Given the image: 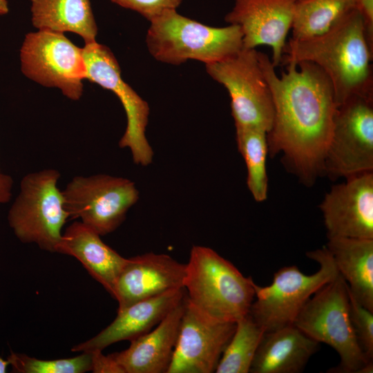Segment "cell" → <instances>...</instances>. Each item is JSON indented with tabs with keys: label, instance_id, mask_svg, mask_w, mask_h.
Returning a JSON list of instances; mask_svg holds the SVG:
<instances>
[{
	"label": "cell",
	"instance_id": "836d02e7",
	"mask_svg": "<svg viewBox=\"0 0 373 373\" xmlns=\"http://www.w3.org/2000/svg\"><path fill=\"white\" fill-rule=\"evenodd\" d=\"M0 173H1V167H0Z\"/></svg>",
	"mask_w": 373,
	"mask_h": 373
},
{
	"label": "cell",
	"instance_id": "4fadbf2b",
	"mask_svg": "<svg viewBox=\"0 0 373 373\" xmlns=\"http://www.w3.org/2000/svg\"><path fill=\"white\" fill-rule=\"evenodd\" d=\"M236 323L213 319L198 310L186 296L178 338L167 373L215 372Z\"/></svg>",
	"mask_w": 373,
	"mask_h": 373
},
{
	"label": "cell",
	"instance_id": "484cf974",
	"mask_svg": "<svg viewBox=\"0 0 373 373\" xmlns=\"http://www.w3.org/2000/svg\"><path fill=\"white\" fill-rule=\"evenodd\" d=\"M7 359L12 372L17 373H84L92 371L93 367V354L86 352L71 358L51 360L12 352Z\"/></svg>",
	"mask_w": 373,
	"mask_h": 373
},
{
	"label": "cell",
	"instance_id": "ffe728a7",
	"mask_svg": "<svg viewBox=\"0 0 373 373\" xmlns=\"http://www.w3.org/2000/svg\"><path fill=\"white\" fill-rule=\"evenodd\" d=\"M318 347V342L294 325L265 332L258 346L249 372H302Z\"/></svg>",
	"mask_w": 373,
	"mask_h": 373
},
{
	"label": "cell",
	"instance_id": "5b68a950",
	"mask_svg": "<svg viewBox=\"0 0 373 373\" xmlns=\"http://www.w3.org/2000/svg\"><path fill=\"white\" fill-rule=\"evenodd\" d=\"M312 296L294 325L338 354L339 365L328 372L372 373V360L361 350L351 322L348 285L344 278L339 274Z\"/></svg>",
	"mask_w": 373,
	"mask_h": 373
},
{
	"label": "cell",
	"instance_id": "30bf717a",
	"mask_svg": "<svg viewBox=\"0 0 373 373\" xmlns=\"http://www.w3.org/2000/svg\"><path fill=\"white\" fill-rule=\"evenodd\" d=\"M21 70L28 78L46 87L59 88L78 100L83 94L86 66L82 48L62 32L38 30L28 33L20 49Z\"/></svg>",
	"mask_w": 373,
	"mask_h": 373
},
{
	"label": "cell",
	"instance_id": "2e32d148",
	"mask_svg": "<svg viewBox=\"0 0 373 373\" xmlns=\"http://www.w3.org/2000/svg\"><path fill=\"white\" fill-rule=\"evenodd\" d=\"M185 269L186 264L164 254L147 253L127 258L113 296L118 303V310L184 287Z\"/></svg>",
	"mask_w": 373,
	"mask_h": 373
},
{
	"label": "cell",
	"instance_id": "9c48e42d",
	"mask_svg": "<svg viewBox=\"0 0 373 373\" xmlns=\"http://www.w3.org/2000/svg\"><path fill=\"white\" fill-rule=\"evenodd\" d=\"M62 193L70 218L80 219L101 236L120 226L140 195L133 181L106 174L75 176Z\"/></svg>",
	"mask_w": 373,
	"mask_h": 373
},
{
	"label": "cell",
	"instance_id": "6da1fadb",
	"mask_svg": "<svg viewBox=\"0 0 373 373\" xmlns=\"http://www.w3.org/2000/svg\"><path fill=\"white\" fill-rule=\"evenodd\" d=\"M274 108L268 151L283 153L287 165L310 185L323 174V161L337 109L332 85L310 61L289 62L278 77L268 55L258 51Z\"/></svg>",
	"mask_w": 373,
	"mask_h": 373
},
{
	"label": "cell",
	"instance_id": "d6a6232c",
	"mask_svg": "<svg viewBox=\"0 0 373 373\" xmlns=\"http://www.w3.org/2000/svg\"><path fill=\"white\" fill-rule=\"evenodd\" d=\"M9 361L8 359H3L0 357V373H5L7 371L8 366H9Z\"/></svg>",
	"mask_w": 373,
	"mask_h": 373
},
{
	"label": "cell",
	"instance_id": "8992f818",
	"mask_svg": "<svg viewBox=\"0 0 373 373\" xmlns=\"http://www.w3.org/2000/svg\"><path fill=\"white\" fill-rule=\"evenodd\" d=\"M59 178V172L52 169L24 175L7 216L9 227L19 241L35 244L49 252H56L62 228L70 218L62 191L57 186Z\"/></svg>",
	"mask_w": 373,
	"mask_h": 373
},
{
	"label": "cell",
	"instance_id": "7c38bea8",
	"mask_svg": "<svg viewBox=\"0 0 373 373\" xmlns=\"http://www.w3.org/2000/svg\"><path fill=\"white\" fill-rule=\"evenodd\" d=\"M82 52L86 79L112 91L125 111L126 126L119 146L130 150L135 164L149 165L154 153L145 134L150 111L148 103L122 79L119 64L108 47L97 41L85 44Z\"/></svg>",
	"mask_w": 373,
	"mask_h": 373
},
{
	"label": "cell",
	"instance_id": "d6986e66",
	"mask_svg": "<svg viewBox=\"0 0 373 373\" xmlns=\"http://www.w3.org/2000/svg\"><path fill=\"white\" fill-rule=\"evenodd\" d=\"M100 236L82 222L75 221L62 233L56 253L76 258L113 296L117 280L127 258L105 244Z\"/></svg>",
	"mask_w": 373,
	"mask_h": 373
},
{
	"label": "cell",
	"instance_id": "9a60e30c",
	"mask_svg": "<svg viewBox=\"0 0 373 373\" xmlns=\"http://www.w3.org/2000/svg\"><path fill=\"white\" fill-rule=\"evenodd\" d=\"M297 1L235 0L224 21L240 27L243 49H254L260 45L271 47V63L276 68L280 65Z\"/></svg>",
	"mask_w": 373,
	"mask_h": 373
},
{
	"label": "cell",
	"instance_id": "4316f807",
	"mask_svg": "<svg viewBox=\"0 0 373 373\" xmlns=\"http://www.w3.org/2000/svg\"><path fill=\"white\" fill-rule=\"evenodd\" d=\"M350 315L358 344L369 359L373 358V312L361 305L349 290Z\"/></svg>",
	"mask_w": 373,
	"mask_h": 373
},
{
	"label": "cell",
	"instance_id": "1f68e13d",
	"mask_svg": "<svg viewBox=\"0 0 373 373\" xmlns=\"http://www.w3.org/2000/svg\"><path fill=\"white\" fill-rule=\"evenodd\" d=\"M8 12L9 7L7 0H0V15H6Z\"/></svg>",
	"mask_w": 373,
	"mask_h": 373
},
{
	"label": "cell",
	"instance_id": "f546056e",
	"mask_svg": "<svg viewBox=\"0 0 373 373\" xmlns=\"http://www.w3.org/2000/svg\"><path fill=\"white\" fill-rule=\"evenodd\" d=\"M356 7L363 19L368 44L373 49V0H356Z\"/></svg>",
	"mask_w": 373,
	"mask_h": 373
},
{
	"label": "cell",
	"instance_id": "7a4b0ae2",
	"mask_svg": "<svg viewBox=\"0 0 373 373\" xmlns=\"http://www.w3.org/2000/svg\"><path fill=\"white\" fill-rule=\"evenodd\" d=\"M372 57L363 19L355 8L321 36L289 39L280 65L303 61L318 65L332 85L338 106L354 96L373 97Z\"/></svg>",
	"mask_w": 373,
	"mask_h": 373
},
{
	"label": "cell",
	"instance_id": "e0dca14e",
	"mask_svg": "<svg viewBox=\"0 0 373 373\" xmlns=\"http://www.w3.org/2000/svg\"><path fill=\"white\" fill-rule=\"evenodd\" d=\"M185 295L184 287H181L117 310L116 318L109 325L96 336L73 347L71 351H102L117 342L131 341L157 325Z\"/></svg>",
	"mask_w": 373,
	"mask_h": 373
},
{
	"label": "cell",
	"instance_id": "cb8c5ba5",
	"mask_svg": "<svg viewBox=\"0 0 373 373\" xmlns=\"http://www.w3.org/2000/svg\"><path fill=\"white\" fill-rule=\"evenodd\" d=\"M236 138L247 166V187L256 201L263 202L267 198L268 189L267 133L259 128L236 127Z\"/></svg>",
	"mask_w": 373,
	"mask_h": 373
},
{
	"label": "cell",
	"instance_id": "ba28073f",
	"mask_svg": "<svg viewBox=\"0 0 373 373\" xmlns=\"http://www.w3.org/2000/svg\"><path fill=\"white\" fill-rule=\"evenodd\" d=\"M205 65L208 74L229 94L235 126L259 128L268 133L272 126L274 108L258 51L242 48L227 59Z\"/></svg>",
	"mask_w": 373,
	"mask_h": 373
},
{
	"label": "cell",
	"instance_id": "8fae6325",
	"mask_svg": "<svg viewBox=\"0 0 373 373\" xmlns=\"http://www.w3.org/2000/svg\"><path fill=\"white\" fill-rule=\"evenodd\" d=\"M373 172V97L354 96L337 106L323 174L345 179Z\"/></svg>",
	"mask_w": 373,
	"mask_h": 373
},
{
	"label": "cell",
	"instance_id": "f1b7e54d",
	"mask_svg": "<svg viewBox=\"0 0 373 373\" xmlns=\"http://www.w3.org/2000/svg\"><path fill=\"white\" fill-rule=\"evenodd\" d=\"M93 354L92 372L95 373H124L122 368L112 355H104L102 350L91 352Z\"/></svg>",
	"mask_w": 373,
	"mask_h": 373
},
{
	"label": "cell",
	"instance_id": "277c9868",
	"mask_svg": "<svg viewBox=\"0 0 373 373\" xmlns=\"http://www.w3.org/2000/svg\"><path fill=\"white\" fill-rule=\"evenodd\" d=\"M150 22L147 48L163 63L179 65L195 59L207 64L227 59L242 49V33L236 25L209 26L176 10L165 11Z\"/></svg>",
	"mask_w": 373,
	"mask_h": 373
},
{
	"label": "cell",
	"instance_id": "3957f363",
	"mask_svg": "<svg viewBox=\"0 0 373 373\" xmlns=\"http://www.w3.org/2000/svg\"><path fill=\"white\" fill-rule=\"evenodd\" d=\"M254 282L213 249L193 246L186 264V298L198 310L220 321L236 323L249 313Z\"/></svg>",
	"mask_w": 373,
	"mask_h": 373
},
{
	"label": "cell",
	"instance_id": "5bb4252c",
	"mask_svg": "<svg viewBox=\"0 0 373 373\" xmlns=\"http://www.w3.org/2000/svg\"><path fill=\"white\" fill-rule=\"evenodd\" d=\"M327 238L373 239V172L332 186L320 204Z\"/></svg>",
	"mask_w": 373,
	"mask_h": 373
},
{
	"label": "cell",
	"instance_id": "4dcf8cb0",
	"mask_svg": "<svg viewBox=\"0 0 373 373\" xmlns=\"http://www.w3.org/2000/svg\"><path fill=\"white\" fill-rule=\"evenodd\" d=\"M13 184L14 181L10 175L0 173V204L10 200Z\"/></svg>",
	"mask_w": 373,
	"mask_h": 373
},
{
	"label": "cell",
	"instance_id": "52a82bcc",
	"mask_svg": "<svg viewBox=\"0 0 373 373\" xmlns=\"http://www.w3.org/2000/svg\"><path fill=\"white\" fill-rule=\"evenodd\" d=\"M306 255L319 265L316 273L306 275L296 265L285 266L275 272L270 285L254 284L256 300L249 314L265 332L294 325L309 298L339 274L325 246Z\"/></svg>",
	"mask_w": 373,
	"mask_h": 373
},
{
	"label": "cell",
	"instance_id": "d4e9b609",
	"mask_svg": "<svg viewBox=\"0 0 373 373\" xmlns=\"http://www.w3.org/2000/svg\"><path fill=\"white\" fill-rule=\"evenodd\" d=\"M265 332L249 313L239 319L215 372H249L254 355Z\"/></svg>",
	"mask_w": 373,
	"mask_h": 373
},
{
	"label": "cell",
	"instance_id": "ac0fdd59",
	"mask_svg": "<svg viewBox=\"0 0 373 373\" xmlns=\"http://www.w3.org/2000/svg\"><path fill=\"white\" fill-rule=\"evenodd\" d=\"M185 303L186 295L153 330L131 341L126 350L111 354L124 373H167Z\"/></svg>",
	"mask_w": 373,
	"mask_h": 373
},
{
	"label": "cell",
	"instance_id": "7402d4cb",
	"mask_svg": "<svg viewBox=\"0 0 373 373\" xmlns=\"http://www.w3.org/2000/svg\"><path fill=\"white\" fill-rule=\"evenodd\" d=\"M31 20L38 30L71 32L85 44L96 41L97 26L90 0H30Z\"/></svg>",
	"mask_w": 373,
	"mask_h": 373
},
{
	"label": "cell",
	"instance_id": "44dd1931",
	"mask_svg": "<svg viewBox=\"0 0 373 373\" xmlns=\"http://www.w3.org/2000/svg\"><path fill=\"white\" fill-rule=\"evenodd\" d=\"M325 247L351 294L373 312V239L329 238Z\"/></svg>",
	"mask_w": 373,
	"mask_h": 373
},
{
	"label": "cell",
	"instance_id": "603a6c76",
	"mask_svg": "<svg viewBox=\"0 0 373 373\" xmlns=\"http://www.w3.org/2000/svg\"><path fill=\"white\" fill-rule=\"evenodd\" d=\"M355 8L356 0H298L291 39L302 41L321 36Z\"/></svg>",
	"mask_w": 373,
	"mask_h": 373
},
{
	"label": "cell",
	"instance_id": "83f0119b",
	"mask_svg": "<svg viewBox=\"0 0 373 373\" xmlns=\"http://www.w3.org/2000/svg\"><path fill=\"white\" fill-rule=\"evenodd\" d=\"M124 8L134 10L149 21L170 10H176L182 0H111Z\"/></svg>",
	"mask_w": 373,
	"mask_h": 373
}]
</instances>
